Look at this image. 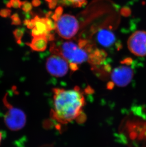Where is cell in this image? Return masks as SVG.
I'll list each match as a JSON object with an SVG mask.
<instances>
[{
  "instance_id": "cell-1",
  "label": "cell",
  "mask_w": 146,
  "mask_h": 147,
  "mask_svg": "<svg viewBox=\"0 0 146 147\" xmlns=\"http://www.w3.org/2000/svg\"><path fill=\"white\" fill-rule=\"evenodd\" d=\"M53 92V109L51 113L53 119L60 123L66 124L81 116L86 101L79 88H55Z\"/></svg>"
},
{
  "instance_id": "cell-2",
  "label": "cell",
  "mask_w": 146,
  "mask_h": 147,
  "mask_svg": "<svg viewBox=\"0 0 146 147\" xmlns=\"http://www.w3.org/2000/svg\"><path fill=\"white\" fill-rule=\"evenodd\" d=\"M50 51L53 54L63 57L69 65L77 66L89 60V53L72 42H62L58 44L53 43Z\"/></svg>"
},
{
  "instance_id": "cell-3",
  "label": "cell",
  "mask_w": 146,
  "mask_h": 147,
  "mask_svg": "<svg viewBox=\"0 0 146 147\" xmlns=\"http://www.w3.org/2000/svg\"><path fill=\"white\" fill-rule=\"evenodd\" d=\"M78 22L75 17L70 14L61 16L56 22V29L58 34L64 39L72 38L79 30Z\"/></svg>"
},
{
  "instance_id": "cell-4",
  "label": "cell",
  "mask_w": 146,
  "mask_h": 147,
  "mask_svg": "<svg viewBox=\"0 0 146 147\" xmlns=\"http://www.w3.org/2000/svg\"><path fill=\"white\" fill-rule=\"evenodd\" d=\"M69 68V63L60 55L53 54L47 59V71L53 76H64L68 74Z\"/></svg>"
},
{
  "instance_id": "cell-5",
  "label": "cell",
  "mask_w": 146,
  "mask_h": 147,
  "mask_svg": "<svg viewBox=\"0 0 146 147\" xmlns=\"http://www.w3.org/2000/svg\"><path fill=\"white\" fill-rule=\"evenodd\" d=\"M4 116V122L9 129L18 131L23 128L26 122V116L23 111L11 106Z\"/></svg>"
},
{
  "instance_id": "cell-6",
  "label": "cell",
  "mask_w": 146,
  "mask_h": 147,
  "mask_svg": "<svg viewBox=\"0 0 146 147\" xmlns=\"http://www.w3.org/2000/svg\"><path fill=\"white\" fill-rule=\"evenodd\" d=\"M128 47L132 53L139 57L146 56V31H137L129 38Z\"/></svg>"
},
{
  "instance_id": "cell-7",
  "label": "cell",
  "mask_w": 146,
  "mask_h": 147,
  "mask_svg": "<svg viewBox=\"0 0 146 147\" xmlns=\"http://www.w3.org/2000/svg\"><path fill=\"white\" fill-rule=\"evenodd\" d=\"M115 68L111 73L112 83L118 87H125L131 82L134 77V70L128 64Z\"/></svg>"
},
{
  "instance_id": "cell-8",
  "label": "cell",
  "mask_w": 146,
  "mask_h": 147,
  "mask_svg": "<svg viewBox=\"0 0 146 147\" xmlns=\"http://www.w3.org/2000/svg\"><path fill=\"white\" fill-rule=\"evenodd\" d=\"M34 27L32 29V36L33 37L46 36L50 32L47 24V18H41L36 16L34 19Z\"/></svg>"
},
{
  "instance_id": "cell-9",
  "label": "cell",
  "mask_w": 146,
  "mask_h": 147,
  "mask_svg": "<svg viewBox=\"0 0 146 147\" xmlns=\"http://www.w3.org/2000/svg\"><path fill=\"white\" fill-rule=\"evenodd\" d=\"M96 40L102 46L109 47L115 43L116 37L114 33L109 30L102 29L97 33Z\"/></svg>"
},
{
  "instance_id": "cell-10",
  "label": "cell",
  "mask_w": 146,
  "mask_h": 147,
  "mask_svg": "<svg viewBox=\"0 0 146 147\" xmlns=\"http://www.w3.org/2000/svg\"><path fill=\"white\" fill-rule=\"evenodd\" d=\"M48 40L46 36H38L33 37L30 43L27 45L32 50L36 51H43L46 49Z\"/></svg>"
},
{
  "instance_id": "cell-11",
  "label": "cell",
  "mask_w": 146,
  "mask_h": 147,
  "mask_svg": "<svg viewBox=\"0 0 146 147\" xmlns=\"http://www.w3.org/2000/svg\"><path fill=\"white\" fill-rule=\"evenodd\" d=\"M107 54L102 50L96 49L89 54L88 62L92 65H99L103 62Z\"/></svg>"
},
{
  "instance_id": "cell-12",
  "label": "cell",
  "mask_w": 146,
  "mask_h": 147,
  "mask_svg": "<svg viewBox=\"0 0 146 147\" xmlns=\"http://www.w3.org/2000/svg\"><path fill=\"white\" fill-rule=\"evenodd\" d=\"M62 3L73 7H82L86 3V0H61Z\"/></svg>"
},
{
  "instance_id": "cell-13",
  "label": "cell",
  "mask_w": 146,
  "mask_h": 147,
  "mask_svg": "<svg viewBox=\"0 0 146 147\" xmlns=\"http://www.w3.org/2000/svg\"><path fill=\"white\" fill-rule=\"evenodd\" d=\"M13 34L15 40H16L17 43L21 44V39L24 35L23 30L21 29H17L13 31Z\"/></svg>"
},
{
  "instance_id": "cell-14",
  "label": "cell",
  "mask_w": 146,
  "mask_h": 147,
  "mask_svg": "<svg viewBox=\"0 0 146 147\" xmlns=\"http://www.w3.org/2000/svg\"><path fill=\"white\" fill-rule=\"evenodd\" d=\"M22 1L21 0H10L8 3L6 4L7 8H11L13 7V8L18 9L21 8Z\"/></svg>"
},
{
  "instance_id": "cell-15",
  "label": "cell",
  "mask_w": 146,
  "mask_h": 147,
  "mask_svg": "<svg viewBox=\"0 0 146 147\" xmlns=\"http://www.w3.org/2000/svg\"><path fill=\"white\" fill-rule=\"evenodd\" d=\"M21 8L24 11H25L26 13H28L31 10L32 5L31 3L26 1H22Z\"/></svg>"
},
{
  "instance_id": "cell-16",
  "label": "cell",
  "mask_w": 146,
  "mask_h": 147,
  "mask_svg": "<svg viewBox=\"0 0 146 147\" xmlns=\"http://www.w3.org/2000/svg\"><path fill=\"white\" fill-rule=\"evenodd\" d=\"M11 24L14 25H19L21 24V21L18 14L15 13L11 16Z\"/></svg>"
},
{
  "instance_id": "cell-17",
  "label": "cell",
  "mask_w": 146,
  "mask_h": 147,
  "mask_svg": "<svg viewBox=\"0 0 146 147\" xmlns=\"http://www.w3.org/2000/svg\"><path fill=\"white\" fill-rule=\"evenodd\" d=\"M11 14V10L9 9H3L0 10V16L3 18H7Z\"/></svg>"
},
{
  "instance_id": "cell-18",
  "label": "cell",
  "mask_w": 146,
  "mask_h": 147,
  "mask_svg": "<svg viewBox=\"0 0 146 147\" xmlns=\"http://www.w3.org/2000/svg\"><path fill=\"white\" fill-rule=\"evenodd\" d=\"M24 24L26 25L27 28L29 29H32L34 27V19L26 20L24 21Z\"/></svg>"
},
{
  "instance_id": "cell-19",
  "label": "cell",
  "mask_w": 146,
  "mask_h": 147,
  "mask_svg": "<svg viewBox=\"0 0 146 147\" xmlns=\"http://www.w3.org/2000/svg\"><path fill=\"white\" fill-rule=\"evenodd\" d=\"M62 9L61 8H58L57 9V10L56 11L55 14H54L53 16V18L54 19V20L57 21L60 18V17L61 16L62 14Z\"/></svg>"
},
{
  "instance_id": "cell-20",
  "label": "cell",
  "mask_w": 146,
  "mask_h": 147,
  "mask_svg": "<svg viewBox=\"0 0 146 147\" xmlns=\"http://www.w3.org/2000/svg\"><path fill=\"white\" fill-rule=\"evenodd\" d=\"M40 0H33L32 2V5L34 6H38L40 4Z\"/></svg>"
},
{
  "instance_id": "cell-21",
  "label": "cell",
  "mask_w": 146,
  "mask_h": 147,
  "mask_svg": "<svg viewBox=\"0 0 146 147\" xmlns=\"http://www.w3.org/2000/svg\"><path fill=\"white\" fill-rule=\"evenodd\" d=\"M41 147H54L52 144H45L42 146Z\"/></svg>"
},
{
  "instance_id": "cell-22",
  "label": "cell",
  "mask_w": 146,
  "mask_h": 147,
  "mask_svg": "<svg viewBox=\"0 0 146 147\" xmlns=\"http://www.w3.org/2000/svg\"><path fill=\"white\" fill-rule=\"evenodd\" d=\"M3 134H2V132L0 131V145H1V141H2V140H3Z\"/></svg>"
}]
</instances>
